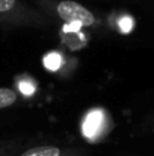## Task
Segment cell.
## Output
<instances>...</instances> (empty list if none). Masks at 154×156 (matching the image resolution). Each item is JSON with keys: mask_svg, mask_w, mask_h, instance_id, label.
Segmentation results:
<instances>
[{"mask_svg": "<svg viewBox=\"0 0 154 156\" xmlns=\"http://www.w3.org/2000/svg\"><path fill=\"white\" fill-rule=\"evenodd\" d=\"M56 12H57V17L60 20H63L65 23H70V24L89 27V26H94L97 23L95 15L88 8H85L83 5L73 2V0L59 2L56 6Z\"/></svg>", "mask_w": 154, "mask_h": 156, "instance_id": "1", "label": "cell"}, {"mask_svg": "<svg viewBox=\"0 0 154 156\" xmlns=\"http://www.w3.org/2000/svg\"><path fill=\"white\" fill-rule=\"evenodd\" d=\"M103 123V114L100 111H92L86 120H85V124H83V133L88 136V138H92L94 135L98 133V129Z\"/></svg>", "mask_w": 154, "mask_h": 156, "instance_id": "2", "label": "cell"}, {"mask_svg": "<svg viewBox=\"0 0 154 156\" xmlns=\"http://www.w3.org/2000/svg\"><path fill=\"white\" fill-rule=\"evenodd\" d=\"M20 156H62V150L56 146H39L26 150Z\"/></svg>", "mask_w": 154, "mask_h": 156, "instance_id": "3", "label": "cell"}, {"mask_svg": "<svg viewBox=\"0 0 154 156\" xmlns=\"http://www.w3.org/2000/svg\"><path fill=\"white\" fill-rule=\"evenodd\" d=\"M17 102V94L11 88H0V109L8 108Z\"/></svg>", "mask_w": 154, "mask_h": 156, "instance_id": "4", "label": "cell"}, {"mask_svg": "<svg viewBox=\"0 0 154 156\" xmlns=\"http://www.w3.org/2000/svg\"><path fill=\"white\" fill-rule=\"evenodd\" d=\"M44 65H46V68H49L51 71H56L62 65V56L59 53H49L44 58Z\"/></svg>", "mask_w": 154, "mask_h": 156, "instance_id": "5", "label": "cell"}, {"mask_svg": "<svg viewBox=\"0 0 154 156\" xmlns=\"http://www.w3.org/2000/svg\"><path fill=\"white\" fill-rule=\"evenodd\" d=\"M15 5H17V0H0V14L12 11Z\"/></svg>", "mask_w": 154, "mask_h": 156, "instance_id": "6", "label": "cell"}, {"mask_svg": "<svg viewBox=\"0 0 154 156\" xmlns=\"http://www.w3.org/2000/svg\"><path fill=\"white\" fill-rule=\"evenodd\" d=\"M119 26H121V30H122V32H128V30L132 29V26H133V21H132V18L125 17V18H122V20L119 21Z\"/></svg>", "mask_w": 154, "mask_h": 156, "instance_id": "7", "label": "cell"}, {"mask_svg": "<svg viewBox=\"0 0 154 156\" xmlns=\"http://www.w3.org/2000/svg\"><path fill=\"white\" fill-rule=\"evenodd\" d=\"M20 90H21V93L26 94V96H30V94H33V91H35V88H33L32 83H24V82L20 83Z\"/></svg>", "mask_w": 154, "mask_h": 156, "instance_id": "8", "label": "cell"}]
</instances>
